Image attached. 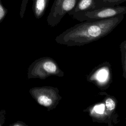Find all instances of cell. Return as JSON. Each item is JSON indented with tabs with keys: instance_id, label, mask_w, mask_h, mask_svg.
<instances>
[{
	"instance_id": "4fadbf2b",
	"label": "cell",
	"mask_w": 126,
	"mask_h": 126,
	"mask_svg": "<svg viewBox=\"0 0 126 126\" xmlns=\"http://www.w3.org/2000/svg\"><path fill=\"white\" fill-rule=\"evenodd\" d=\"M28 0H22L20 11V16L21 18H23L24 17Z\"/></svg>"
},
{
	"instance_id": "6da1fadb",
	"label": "cell",
	"mask_w": 126,
	"mask_h": 126,
	"mask_svg": "<svg viewBox=\"0 0 126 126\" xmlns=\"http://www.w3.org/2000/svg\"><path fill=\"white\" fill-rule=\"evenodd\" d=\"M124 15L93 21H83L65 30L55 38V41L67 46H81L107 35L122 21Z\"/></svg>"
},
{
	"instance_id": "52a82bcc",
	"label": "cell",
	"mask_w": 126,
	"mask_h": 126,
	"mask_svg": "<svg viewBox=\"0 0 126 126\" xmlns=\"http://www.w3.org/2000/svg\"><path fill=\"white\" fill-rule=\"evenodd\" d=\"M83 112H87L94 122L105 123L112 126L119 121L118 117L113 115L102 101L89 106Z\"/></svg>"
},
{
	"instance_id": "3957f363",
	"label": "cell",
	"mask_w": 126,
	"mask_h": 126,
	"mask_svg": "<svg viewBox=\"0 0 126 126\" xmlns=\"http://www.w3.org/2000/svg\"><path fill=\"white\" fill-rule=\"evenodd\" d=\"M29 93L38 104L49 111L56 108L62 98L58 88L52 86L34 87L30 89Z\"/></svg>"
},
{
	"instance_id": "30bf717a",
	"label": "cell",
	"mask_w": 126,
	"mask_h": 126,
	"mask_svg": "<svg viewBox=\"0 0 126 126\" xmlns=\"http://www.w3.org/2000/svg\"><path fill=\"white\" fill-rule=\"evenodd\" d=\"M122 56L123 77L126 79V40H124L120 46Z\"/></svg>"
},
{
	"instance_id": "8992f818",
	"label": "cell",
	"mask_w": 126,
	"mask_h": 126,
	"mask_svg": "<svg viewBox=\"0 0 126 126\" xmlns=\"http://www.w3.org/2000/svg\"><path fill=\"white\" fill-rule=\"evenodd\" d=\"M77 1V0H54L47 17L48 25L51 27L58 25L63 18L73 9Z\"/></svg>"
},
{
	"instance_id": "9a60e30c",
	"label": "cell",
	"mask_w": 126,
	"mask_h": 126,
	"mask_svg": "<svg viewBox=\"0 0 126 126\" xmlns=\"http://www.w3.org/2000/svg\"><path fill=\"white\" fill-rule=\"evenodd\" d=\"M12 126H27V125L22 121H17L15 123L11 125Z\"/></svg>"
},
{
	"instance_id": "8fae6325",
	"label": "cell",
	"mask_w": 126,
	"mask_h": 126,
	"mask_svg": "<svg viewBox=\"0 0 126 126\" xmlns=\"http://www.w3.org/2000/svg\"><path fill=\"white\" fill-rule=\"evenodd\" d=\"M126 1V0H96V3L99 7L117 6Z\"/></svg>"
},
{
	"instance_id": "7c38bea8",
	"label": "cell",
	"mask_w": 126,
	"mask_h": 126,
	"mask_svg": "<svg viewBox=\"0 0 126 126\" xmlns=\"http://www.w3.org/2000/svg\"><path fill=\"white\" fill-rule=\"evenodd\" d=\"M7 12V10L5 8L2 4L1 0H0V23L3 21Z\"/></svg>"
},
{
	"instance_id": "7a4b0ae2",
	"label": "cell",
	"mask_w": 126,
	"mask_h": 126,
	"mask_svg": "<svg viewBox=\"0 0 126 126\" xmlns=\"http://www.w3.org/2000/svg\"><path fill=\"white\" fill-rule=\"evenodd\" d=\"M51 76L63 77V71L52 58L44 57L33 61L28 68L27 78L45 79Z\"/></svg>"
},
{
	"instance_id": "ba28073f",
	"label": "cell",
	"mask_w": 126,
	"mask_h": 126,
	"mask_svg": "<svg viewBox=\"0 0 126 126\" xmlns=\"http://www.w3.org/2000/svg\"><path fill=\"white\" fill-rule=\"evenodd\" d=\"M99 7L96 0H77V3L73 9L67 14L71 16L76 13L85 12Z\"/></svg>"
},
{
	"instance_id": "277c9868",
	"label": "cell",
	"mask_w": 126,
	"mask_h": 126,
	"mask_svg": "<svg viewBox=\"0 0 126 126\" xmlns=\"http://www.w3.org/2000/svg\"><path fill=\"white\" fill-rule=\"evenodd\" d=\"M126 13L125 6L117 5L104 6L73 14L71 16L79 22L97 21L115 17L120 14Z\"/></svg>"
},
{
	"instance_id": "9c48e42d",
	"label": "cell",
	"mask_w": 126,
	"mask_h": 126,
	"mask_svg": "<svg viewBox=\"0 0 126 126\" xmlns=\"http://www.w3.org/2000/svg\"><path fill=\"white\" fill-rule=\"evenodd\" d=\"M50 0H32V10L35 18L39 19L45 14Z\"/></svg>"
},
{
	"instance_id": "5b68a950",
	"label": "cell",
	"mask_w": 126,
	"mask_h": 126,
	"mask_svg": "<svg viewBox=\"0 0 126 126\" xmlns=\"http://www.w3.org/2000/svg\"><path fill=\"white\" fill-rule=\"evenodd\" d=\"M86 79L100 90H106L112 82L111 64L107 62L99 64L90 72L86 76Z\"/></svg>"
},
{
	"instance_id": "5bb4252c",
	"label": "cell",
	"mask_w": 126,
	"mask_h": 126,
	"mask_svg": "<svg viewBox=\"0 0 126 126\" xmlns=\"http://www.w3.org/2000/svg\"><path fill=\"white\" fill-rule=\"evenodd\" d=\"M6 111L4 110H0V126L3 125L5 120Z\"/></svg>"
}]
</instances>
